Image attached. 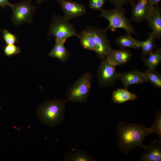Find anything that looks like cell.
Instances as JSON below:
<instances>
[{"mask_svg": "<svg viewBox=\"0 0 161 161\" xmlns=\"http://www.w3.org/2000/svg\"><path fill=\"white\" fill-rule=\"evenodd\" d=\"M153 133L152 126L146 128L143 124L120 122L117 129L119 148L126 154L137 147L145 149L146 146L143 144V140L146 136Z\"/></svg>", "mask_w": 161, "mask_h": 161, "instance_id": "obj_1", "label": "cell"}, {"mask_svg": "<svg viewBox=\"0 0 161 161\" xmlns=\"http://www.w3.org/2000/svg\"><path fill=\"white\" fill-rule=\"evenodd\" d=\"M106 29L88 26L78 33L77 37L85 49L95 52L97 57L103 59L112 48Z\"/></svg>", "mask_w": 161, "mask_h": 161, "instance_id": "obj_2", "label": "cell"}, {"mask_svg": "<svg viewBox=\"0 0 161 161\" xmlns=\"http://www.w3.org/2000/svg\"><path fill=\"white\" fill-rule=\"evenodd\" d=\"M67 99H53L47 100L39 106L36 112V115L44 124L50 127H53L61 124L65 117V103Z\"/></svg>", "mask_w": 161, "mask_h": 161, "instance_id": "obj_3", "label": "cell"}, {"mask_svg": "<svg viewBox=\"0 0 161 161\" xmlns=\"http://www.w3.org/2000/svg\"><path fill=\"white\" fill-rule=\"evenodd\" d=\"M125 14V9L122 7H114L110 10L102 9L98 17L104 18L108 20L109 24L105 29L107 31L109 30L114 32L118 28H121L125 30L127 34H136Z\"/></svg>", "mask_w": 161, "mask_h": 161, "instance_id": "obj_4", "label": "cell"}, {"mask_svg": "<svg viewBox=\"0 0 161 161\" xmlns=\"http://www.w3.org/2000/svg\"><path fill=\"white\" fill-rule=\"evenodd\" d=\"M93 75L89 72L84 74L66 92L67 100L73 103H86L90 92Z\"/></svg>", "mask_w": 161, "mask_h": 161, "instance_id": "obj_5", "label": "cell"}, {"mask_svg": "<svg viewBox=\"0 0 161 161\" xmlns=\"http://www.w3.org/2000/svg\"><path fill=\"white\" fill-rule=\"evenodd\" d=\"M78 34L69 20L64 16L54 14L49 27L48 36H52L56 39L66 41L72 36L77 37Z\"/></svg>", "mask_w": 161, "mask_h": 161, "instance_id": "obj_6", "label": "cell"}, {"mask_svg": "<svg viewBox=\"0 0 161 161\" xmlns=\"http://www.w3.org/2000/svg\"><path fill=\"white\" fill-rule=\"evenodd\" d=\"M32 0H24L10 7L12 10V21L16 26L25 23H31L35 11L38 7L32 4Z\"/></svg>", "mask_w": 161, "mask_h": 161, "instance_id": "obj_7", "label": "cell"}, {"mask_svg": "<svg viewBox=\"0 0 161 161\" xmlns=\"http://www.w3.org/2000/svg\"><path fill=\"white\" fill-rule=\"evenodd\" d=\"M116 66L107 57L102 59L97 72V80L101 87L112 85L119 79V73L116 70Z\"/></svg>", "mask_w": 161, "mask_h": 161, "instance_id": "obj_8", "label": "cell"}, {"mask_svg": "<svg viewBox=\"0 0 161 161\" xmlns=\"http://www.w3.org/2000/svg\"><path fill=\"white\" fill-rule=\"evenodd\" d=\"M64 12V16L69 20L85 14L87 11L83 4L70 0H57Z\"/></svg>", "mask_w": 161, "mask_h": 161, "instance_id": "obj_9", "label": "cell"}, {"mask_svg": "<svg viewBox=\"0 0 161 161\" xmlns=\"http://www.w3.org/2000/svg\"><path fill=\"white\" fill-rule=\"evenodd\" d=\"M131 5L132 17L131 20L137 22L146 20L154 6L150 0H137Z\"/></svg>", "mask_w": 161, "mask_h": 161, "instance_id": "obj_10", "label": "cell"}, {"mask_svg": "<svg viewBox=\"0 0 161 161\" xmlns=\"http://www.w3.org/2000/svg\"><path fill=\"white\" fill-rule=\"evenodd\" d=\"M119 79L123 84L124 88L126 89L130 85L147 81L144 72L136 69L119 73Z\"/></svg>", "mask_w": 161, "mask_h": 161, "instance_id": "obj_11", "label": "cell"}, {"mask_svg": "<svg viewBox=\"0 0 161 161\" xmlns=\"http://www.w3.org/2000/svg\"><path fill=\"white\" fill-rule=\"evenodd\" d=\"M146 20L148 26L160 40L161 38V7L154 6Z\"/></svg>", "mask_w": 161, "mask_h": 161, "instance_id": "obj_12", "label": "cell"}, {"mask_svg": "<svg viewBox=\"0 0 161 161\" xmlns=\"http://www.w3.org/2000/svg\"><path fill=\"white\" fill-rule=\"evenodd\" d=\"M145 151L139 161H160L161 160V141L154 140L146 146Z\"/></svg>", "mask_w": 161, "mask_h": 161, "instance_id": "obj_13", "label": "cell"}, {"mask_svg": "<svg viewBox=\"0 0 161 161\" xmlns=\"http://www.w3.org/2000/svg\"><path fill=\"white\" fill-rule=\"evenodd\" d=\"M132 57V54L130 50L123 49H114L112 48L106 56L109 61L116 66L127 63Z\"/></svg>", "mask_w": 161, "mask_h": 161, "instance_id": "obj_14", "label": "cell"}, {"mask_svg": "<svg viewBox=\"0 0 161 161\" xmlns=\"http://www.w3.org/2000/svg\"><path fill=\"white\" fill-rule=\"evenodd\" d=\"M66 41L55 38V44L48 53V55L65 62L71 54L64 46Z\"/></svg>", "mask_w": 161, "mask_h": 161, "instance_id": "obj_15", "label": "cell"}, {"mask_svg": "<svg viewBox=\"0 0 161 161\" xmlns=\"http://www.w3.org/2000/svg\"><path fill=\"white\" fill-rule=\"evenodd\" d=\"M137 95L129 91L127 89L118 88L114 91L112 95V100L115 103H122L129 100H136Z\"/></svg>", "mask_w": 161, "mask_h": 161, "instance_id": "obj_16", "label": "cell"}, {"mask_svg": "<svg viewBox=\"0 0 161 161\" xmlns=\"http://www.w3.org/2000/svg\"><path fill=\"white\" fill-rule=\"evenodd\" d=\"M115 41L121 49L129 48L138 49L140 48L138 40L134 39L131 34L126 33L118 36L115 38Z\"/></svg>", "mask_w": 161, "mask_h": 161, "instance_id": "obj_17", "label": "cell"}, {"mask_svg": "<svg viewBox=\"0 0 161 161\" xmlns=\"http://www.w3.org/2000/svg\"><path fill=\"white\" fill-rule=\"evenodd\" d=\"M66 161H89L95 159L89 153L79 150L73 149L69 151L65 156Z\"/></svg>", "mask_w": 161, "mask_h": 161, "instance_id": "obj_18", "label": "cell"}, {"mask_svg": "<svg viewBox=\"0 0 161 161\" xmlns=\"http://www.w3.org/2000/svg\"><path fill=\"white\" fill-rule=\"evenodd\" d=\"M157 38L155 34L153 32H149L147 38L145 41L138 40L140 47L142 49L141 54L144 56L148 55L153 51L154 47V41Z\"/></svg>", "mask_w": 161, "mask_h": 161, "instance_id": "obj_19", "label": "cell"}, {"mask_svg": "<svg viewBox=\"0 0 161 161\" xmlns=\"http://www.w3.org/2000/svg\"><path fill=\"white\" fill-rule=\"evenodd\" d=\"M148 56L147 58H143V60L148 69H155L161 61V48L153 51Z\"/></svg>", "mask_w": 161, "mask_h": 161, "instance_id": "obj_20", "label": "cell"}, {"mask_svg": "<svg viewBox=\"0 0 161 161\" xmlns=\"http://www.w3.org/2000/svg\"><path fill=\"white\" fill-rule=\"evenodd\" d=\"M147 81H150L155 86L161 89V76L160 74L154 70L148 69L144 72Z\"/></svg>", "mask_w": 161, "mask_h": 161, "instance_id": "obj_21", "label": "cell"}, {"mask_svg": "<svg viewBox=\"0 0 161 161\" xmlns=\"http://www.w3.org/2000/svg\"><path fill=\"white\" fill-rule=\"evenodd\" d=\"M153 133L157 134L161 141V112L159 110L156 112L154 124L152 126Z\"/></svg>", "mask_w": 161, "mask_h": 161, "instance_id": "obj_22", "label": "cell"}, {"mask_svg": "<svg viewBox=\"0 0 161 161\" xmlns=\"http://www.w3.org/2000/svg\"><path fill=\"white\" fill-rule=\"evenodd\" d=\"M2 33L3 38L7 44H15L17 42L18 39L17 37L7 30H3Z\"/></svg>", "mask_w": 161, "mask_h": 161, "instance_id": "obj_23", "label": "cell"}, {"mask_svg": "<svg viewBox=\"0 0 161 161\" xmlns=\"http://www.w3.org/2000/svg\"><path fill=\"white\" fill-rule=\"evenodd\" d=\"M4 52L5 54L8 57L14 56L21 52L20 47L14 44H8L4 47Z\"/></svg>", "mask_w": 161, "mask_h": 161, "instance_id": "obj_24", "label": "cell"}, {"mask_svg": "<svg viewBox=\"0 0 161 161\" xmlns=\"http://www.w3.org/2000/svg\"><path fill=\"white\" fill-rule=\"evenodd\" d=\"M107 0H90L89 7L94 10H101Z\"/></svg>", "mask_w": 161, "mask_h": 161, "instance_id": "obj_25", "label": "cell"}, {"mask_svg": "<svg viewBox=\"0 0 161 161\" xmlns=\"http://www.w3.org/2000/svg\"><path fill=\"white\" fill-rule=\"evenodd\" d=\"M113 5L114 7H122L124 5L131 4L137 0H107Z\"/></svg>", "mask_w": 161, "mask_h": 161, "instance_id": "obj_26", "label": "cell"}, {"mask_svg": "<svg viewBox=\"0 0 161 161\" xmlns=\"http://www.w3.org/2000/svg\"><path fill=\"white\" fill-rule=\"evenodd\" d=\"M11 4L9 0H0V7L3 9H4L7 6L10 7Z\"/></svg>", "mask_w": 161, "mask_h": 161, "instance_id": "obj_27", "label": "cell"}, {"mask_svg": "<svg viewBox=\"0 0 161 161\" xmlns=\"http://www.w3.org/2000/svg\"><path fill=\"white\" fill-rule=\"evenodd\" d=\"M152 4L154 6H157L161 0H150Z\"/></svg>", "mask_w": 161, "mask_h": 161, "instance_id": "obj_28", "label": "cell"}, {"mask_svg": "<svg viewBox=\"0 0 161 161\" xmlns=\"http://www.w3.org/2000/svg\"><path fill=\"white\" fill-rule=\"evenodd\" d=\"M37 4H40L43 1L49 0H35Z\"/></svg>", "mask_w": 161, "mask_h": 161, "instance_id": "obj_29", "label": "cell"}]
</instances>
